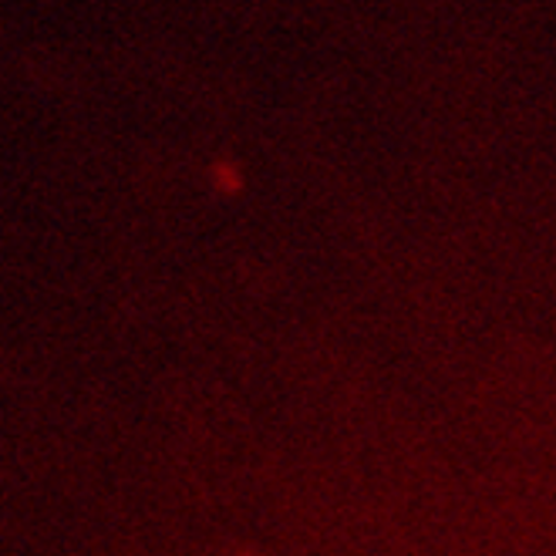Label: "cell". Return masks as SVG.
I'll list each match as a JSON object with an SVG mask.
<instances>
[{
	"label": "cell",
	"mask_w": 556,
	"mask_h": 556,
	"mask_svg": "<svg viewBox=\"0 0 556 556\" xmlns=\"http://www.w3.org/2000/svg\"><path fill=\"white\" fill-rule=\"evenodd\" d=\"M216 176H219V186L223 189H237L240 182H237V173L233 169H226V166H216Z\"/></svg>",
	"instance_id": "obj_1"
}]
</instances>
